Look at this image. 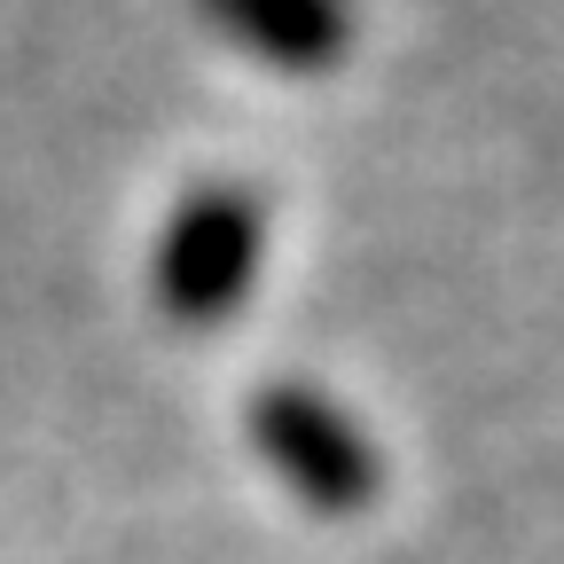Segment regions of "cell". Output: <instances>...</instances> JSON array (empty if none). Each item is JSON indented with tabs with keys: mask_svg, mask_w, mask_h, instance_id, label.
I'll use <instances>...</instances> for the list:
<instances>
[{
	"mask_svg": "<svg viewBox=\"0 0 564 564\" xmlns=\"http://www.w3.org/2000/svg\"><path fill=\"white\" fill-rule=\"evenodd\" d=\"M243 423H251V447L267 455V470L291 486L306 510H322V518L369 510V494L384 486V463L361 440V423H352L329 392L299 384V377L259 384Z\"/></svg>",
	"mask_w": 564,
	"mask_h": 564,
	"instance_id": "obj_2",
	"label": "cell"
},
{
	"mask_svg": "<svg viewBox=\"0 0 564 564\" xmlns=\"http://www.w3.org/2000/svg\"><path fill=\"white\" fill-rule=\"evenodd\" d=\"M188 9L236 40L243 55L274 63V70H291V79H322V70L345 63L352 47V0H188Z\"/></svg>",
	"mask_w": 564,
	"mask_h": 564,
	"instance_id": "obj_3",
	"label": "cell"
},
{
	"mask_svg": "<svg viewBox=\"0 0 564 564\" xmlns=\"http://www.w3.org/2000/svg\"><path fill=\"white\" fill-rule=\"evenodd\" d=\"M267 259V204L243 181H196L150 259V291L181 329H220L259 282Z\"/></svg>",
	"mask_w": 564,
	"mask_h": 564,
	"instance_id": "obj_1",
	"label": "cell"
}]
</instances>
